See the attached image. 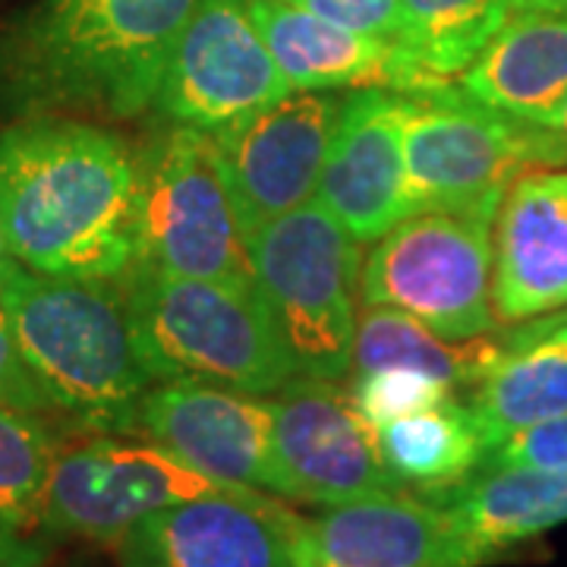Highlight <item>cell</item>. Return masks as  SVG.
Masks as SVG:
<instances>
[{
  "instance_id": "ba28073f",
  "label": "cell",
  "mask_w": 567,
  "mask_h": 567,
  "mask_svg": "<svg viewBox=\"0 0 567 567\" xmlns=\"http://www.w3.org/2000/svg\"><path fill=\"white\" fill-rule=\"evenodd\" d=\"M495 218L416 212L394 224L360 271V303L398 309L447 338L495 328Z\"/></svg>"
},
{
  "instance_id": "7a4b0ae2",
  "label": "cell",
  "mask_w": 567,
  "mask_h": 567,
  "mask_svg": "<svg viewBox=\"0 0 567 567\" xmlns=\"http://www.w3.org/2000/svg\"><path fill=\"white\" fill-rule=\"evenodd\" d=\"M0 303L54 413L85 432H136L155 379L136 344L123 284L51 278L17 265L0 281Z\"/></svg>"
},
{
  "instance_id": "44dd1931",
  "label": "cell",
  "mask_w": 567,
  "mask_h": 567,
  "mask_svg": "<svg viewBox=\"0 0 567 567\" xmlns=\"http://www.w3.org/2000/svg\"><path fill=\"white\" fill-rule=\"evenodd\" d=\"M473 102L536 123L567 95V17L517 10L457 76Z\"/></svg>"
},
{
  "instance_id": "d4e9b609",
  "label": "cell",
  "mask_w": 567,
  "mask_h": 567,
  "mask_svg": "<svg viewBox=\"0 0 567 567\" xmlns=\"http://www.w3.org/2000/svg\"><path fill=\"white\" fill-rule=\"evenodd\" d=\"M61 451V439L44 413L0 406V524L41 527L48 480Z\"/></svg>"
},
{
  "instance_id": "1f68e13d",
  "label": "cell",
  "mask_w": 567,
  "mask_h": 567,
  "mask_svg": "<svg viewBox=\"0 0 567 567\" xmlns=\"http://www.w3.org/2000/svg\"><path fill=\"white\" fill-rule=\"evenodd\" d=\"M514 10H536V13H561L567 17V0H511Z\"/></svg>"
},
{
  "instance_id": "d6a6232c",
  "label": "cell",
  "mask_w": 567,
  "mask_h": 567,
  "mask_svg": "<svg viewBox=\"0 0 567 567\" xmlns=\"http://www.w3.org/2000/svg\"><path fill=\"white\" fill-rule=\"evenodd\" d=\"M17 265L20 262L10 256V246H7V237H3V224H0V281H3V278H7V275L17 268Z\"/></svg>"
},
{
  "instance_id": "484cf974",
  "label": "cell",
  "mask_w": 567,
  "mask_h": 567,
  "mask_svg": "<svg viewBox=\"0 0 567 567\" xmlns=\"http://www.w3.org/2000/svg\"><path fill=\"white\" fill-rule=\"evenodd\" d=\"M353 394H357V404L365 416L382 429L401 416L442 404L454 391L420 369L385 365V369H372V372H357Z\"/></svg>"
},
{
  "instance_id": "4316f807",
  "label": "cell",
  "mask_w": 567,
  "mask_h": 567,
  "mask_svg": "<svg viewBox=\"0 0 567 567\" xmlns=\"http://www.w3.org/2000/svg\"><path fill=\"white\" fill-rule=\"evenodd\" d=\"M483 466H533V470H567V413L548 423L529 425L495 445Z\"/></svg>"
},
{
  "instance_id": "d6986e66",
  "label": "cell",
  "mask_w": 567,
  "mask_h": 567,
  "mask_svg": "<svg viewBox=\"0 0 567 567\" xmlns=\"http://www.w3.org/2000/svg\"><path fill=\"white\" fill-rule=\"evenodd\" d=\"M429 495L445 511L451 567H486L567 524V470L486 466Z\"/></svg>"
},
{
  "instance_id": "4fadbf2b",
  "label": "cell",
  "mask_w": 567,
  "mask_h": 567,
  "mask_svg": "<svg viewBox=\"0 0 567 567\" xmlns=\"http://www.w3.org/2000/svg\"><path fill=\"white\" fill-rule=\"evenodd\" d=\"M300 514L259 488H221L140 520L121 567H293Z\"/></svg>"
},
{
  "instance_id": "ac0fdd59",
  "label": "cell",
  "mask_w": 567,
  "mask_h": 567,
  "mask_svg": "<svg viewBox=\"0 0 567 567\" xmlns=\"http://www.w3.org/2000/svg\"><path fill=\"white\" fill-rule=\"evenodd\" d=\"M293 567H451L445 511L406 488L300 517Z\"/></svg>"
},
{
  "instance_id": "7c38bea8",
  "label": "cell",
  "mask_w": 567,
  "mask_h": 567,
  "mask_svg": "<svg viewBox=\"0 0 567 567\" xmlns=\"http://www.w3.org/2000/svg\"><path fill=\"white\" fill-rule=\"evenodd\" d=\"M341 111L344 99L334 92H290L215 130L249 237L316 199Z\"/></svg>"
},
{
  "instance_id": "4dcf8cb0",
  "label": "cell",
  "mask_w": 567,
  "mask_h": 567,
  "mask_svg": "<svg viewBox=\"0 0 567 567\" xmlns=\"http://www.w3.org/2000/svg\"><path fill=\"white\" fill-rule=\"evenodd\" d=\"M539 126H546V130H551L558 140H565L567 142V95L561 99V102L555 104L551 111H548L546 117H539Z\"/></svg>"
},
{
  "instance_id": "f546056e",
  "label": "cell",
  "mask_w": 567,
  "mask_h": 567,
  "mask_svg": "<svg viewBox=\"0 0 567 567\" xmlns=\"http://www.w3.org/2000/svg\"><path fill=\"white\" fill-rule=\"evenodd\" d=\"M44 555V546L29 539L22 529L0 524V567H41Z\"/></svg>"
},
{
  "instance_id": "3957f363",
  "label": "cell",
  "mask_w": 567,
  "mask_h": 567,
  "mask_svg": "<svg viewBox=\"0 0 567 567\" xmlns=\"http://www.w3.org/2000/svg\"><path fill=\"white\" fill-rule=\"evenodd\" d=\"M199 0H41L20 41L22 82L107 121L152 111Z\"/></svg>"
},
{
  "instance_id": "277c9868",
  "label": "cell",
  "mask_w": 567,
  "mask_h": 567,
  "mask_svg": "<svg viewBox=\"0 0 567 567\" xmlns=\"http://www.w3.org/2000/svg\"><path fill=\"white\" fill-rule=\"evenodd\" d=\"M136 344L155 382L278 394L297 379L256 284L133 268L123 278Z\"/></svg>"
},
{
  "instance_id": "7402d4cb",
  "label": "cell",
  "mask_w": 567,
  "mask_h": 567,
  "mask_svg": "<svg viewBox=\"0 0 567 567\" xmlns=\"http://www.w3.org/2000/svg\"><path fill=\"white\" fill-rule=\"evenodd\" d=\"M505 338L476 334V338H447L442 331L429 328L420 319L363 306L357 322V344H353V369L372 372L385 365L420 369L425 375L445 382L451 391L473 388L486 375Z\"/></svg>"
},
{
  "instance_id": "5b68a950",
  "label": "cell",
  "mask_w": 567,
  "mask_h": 567,
  "mask_svg": "<svg viewBox=\"0 0 567 567\" xmlns=\"http://www.w3.org/2000/svg\"><path fill=\"white\" fill-rule=\"evenodd\" d=\"M249 262L293 372L334 382L350 375L363 244L319 199H309L252 230Z\"/></svg>"
},
{
  "instance_id": "603a6c76",
  "label": "cell",
  "mask_w": 567,
  "mask_h": 567,
  "mask_svg": "<svg viewBox=\"0 0 567 567\" xmlns=\"http://www.w3.org/2000/svg\"><path fill=\"white\" fill-rule=\"evenodd\" d=\"M379 435L398 480L404 486H423L425 492L457 486L486 461L480 425L470 406L454 398L382 425Z\"/></svg>"
},
{
  "instance_id": "9a60e30c",
  "label": "cell",
  "mask_w": 567,
  "mask_h": 567,
  "mask_svg": "<svg viewBox=\"0 0 567 567\" xmlns=\"http://www.w3.org/2000/svg\"><path fill=\"white\" fill-rule=\"evenodd\" d=\"M410 95L360 89L344 99L316 199L360 244L382 240L410 215L404 126Z\"/></svg>"
},
{
  "instance_id": "6da1fadb",
  "label": "cell",
  "mask_w": 567,
  "mask_h": 567,
  "mask_svg": "<svg viewBox=\"0 0 567 567\" xmlns=\"http://www.w3.org/2000/svg\"><path fill=\"white\" fill-rule=\"evenodd\" d=\"M140 152L99 123L35 117L0 133L10 256L51 278L123 281L140 259Z\"/></svg>"
},
{
  "instance_id": "ffe728a7",
  "label": "cell",
  "mask_w": 567,
  "mask_h": 567,
  "mask_svg": "<svg viewBox=\"0 0 567 567\" xmlns=\"http://www.w3.org/2000/svg\"><path fill=\"white\" fill-rule=\"evenodd\" d=\"M470 413L486 439V454L529 425L567 413V316L548 312L502 341L486 375L473 385Z\"/></svg>"
},
{
  "instance_id": "e0dca14e",
  "label": "cell",
  "mask_w": 567,
  "mask_h": 567,
  "mask_svg": "<svg viewBox=\"0 0 567 567\" xmlns=\"http://www.w3.org/2000/svg\"><path fill=\"white\" fill-rule=\"evenodd\" d=\"M495 319H543L567 306V167L511 183L495 215Z\"/></svg>"
},
{
  "instance_id": "8fae6325",
  "label": "cell",
  "mask_w": 567,
  "mask_h": 567,
  "mask_svg": "<svg viewBox=\"0 0 567 567\" xmlns=\"http://www.w3.org/2000/svg\"><path fill=\"white\" fill-rule=\"evenodd\" d=\"M290 95L249 0H199L171 51L155 111L167 123L221 130Z\"/></svg>"
},
{
  "instance_id": "5bb4252c",
  "label": "cell",
  "mask_w": 567,
  "mask_h": 567,
  "mask_svg": "<svg viewBox=\"0 0 567 567\" xmlns=\"http://www.w3.org/2000/svg\"><path fill=\"white\" fill-rule=\"evenodd\" d=\"M136 432L224 486L271 492L275 406L271 394L196 382H155L142 398Z\"/></svg>"
},
{
  "instance_id": "30bf717a",
  "label": "cell",
  "mask_w": 567,
  "mask_h": 567,
  "mask_svg": "<svg viewBox=\"0 0 567 567\" xmlns=\"http://www.w3.org/2000/svg\"><path fill=\"white\" fill-rule=\"evenodd\" d=\"M278 498L303 505H344L406 488L391 470L379 425L365 416L353 388L334 379H303L271 398Z\"/></svg>"
},
{
  "instance_id": "2e32d148",
  "label": "cell",
  "mask_w": 567,
  "mask_h": 567,
  "mask_svg": "<svg viewBox=\"0 0 567 567\" xmlns=\"http://www.w3.org/2000/svg\"><path fill=\"white\" fill-rule=\"evenodd\" d=\"M249 10L290 92L391 89L429 95L451 82L420 66L401 41L353 32L284 0H249Z\"/></svg>"
},
{
  "instance_id": "9c48e42d",
  "label": "cell",
  "mask_w": 567,
  "mask_h": 567,
  "mask_svg": "<svg viewBox=\"0 0 567 567\" xmlns=\"http://www.w3.org/2000/svg\"><path fill=\"white\" fill-rule=\"evenodd\" d=\"M221 488L234 486L205 476L145 435L126 439V432H92L58 451L41 527L58 536L117 546L145 517Z\"/></svg>"
},
{
  "instance_id": "52a82bcc",
  "label": "cell",
  "mask_w": 567,
  "mask_h": 567,
  "mask_svg": "<svg viewBox=\"0 0 567 567\" xmlns=\"http://www.w3.org/2000/svg\"><path fill=\"white\" fill-rule=\"evenodd\" d=\"M140 268L252 284L249 230L215 133L167 123L140 148Z\"/></svg>"
},
{
  "instance_id": "83f0119b",
  "label": "cell",
  "mask_w": 567,
  "mask_h": 567,
  "mask_svg": "<svg viewBox=\"0 0 567 567\" xmlns=\"http://www.w3.org/2000/svg\"><path fill=\"white\" fill-rule=\"evenodd\" d=\"M284 3H293L353 32L401 41V0H284Z\"/></svg>"
},
{
  "instance_id": "cb8c5ba5",
  "label": "cell",
  "mask_w": 567,
  "mask_h": 567,
  "mask_svg": "<svg viewBox=\"0 0 567 567\" xmlns=\"http://www.w3.org/2000/svg\"><path fill=\"white\" fill-rule=\"evenodd\" d=\"M511 0H401V44L432 76L454 80L511 20Z\"/></svg>"
},
{
  "instance_id": "f1b7e54d",
  "label": "cell",
  "mask_w": 567,
  "mask_h": 567,
  "mask_svg": "<svg viewBox=\"0 0 567 567\" xmlns=\"http://www.w3.org/2000/svg\"><path fill=\"white\" fill-rule=\"evenodd\" d=\"M0 406L17 410H35V413H54L48 394L41 391L35 375L22 360L20 344L13 338V328L7 319V309L0 303Z\"/></svg>"
},
{
  "instance_id": "8992f818",
  "label": "cell",
  "mask_w": 567,
  "mask_h": 567,
  "mask_svg": "<svg viewBox=\"0 0 567 567\" xmlns=\"http://www.w3.org/2000/svg\"><path fill=\"white\" fill-rule=\"evenodd\" d=\"M404 155L410 215L495 218L511 183L533 171L565 167L567 142L539 123L473 102L461 85L447 82L429 95H410Z\"/></svg>"
}]
</instances>
